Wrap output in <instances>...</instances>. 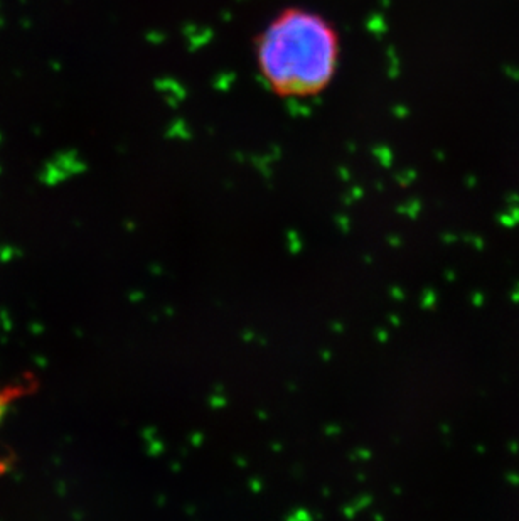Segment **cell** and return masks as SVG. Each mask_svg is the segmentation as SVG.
<instances>
[{"instance_id": "obj_1", "label": "cell", "mask_w": 519, "mask_h": 521, "mask_svg": "<svg viewBox=\"0 0 519 521\" xmlns=\"http://www.w3.org/2000/svg\"><path fill=\"white\" fill-rule=\"evenodd\" d=\"M341 54V34L334 22L304 5L280 8L253 39L260 79L282 100L322 95L337 76Z\"/></svg>"}, {"instance_id": "obj_2", "label": "cell", "mask_w": 519, "mask_h": 521, "mask_svg": "<svg viewBox=\"0 0 519 521\" xmlns=\"http://www.w3.org/2000/svg\"><path fill=\"white\" fill-rule=\"evenodd\" d=\"M14 396H15V391H12V390H0V420H2V417H3V413H5L8 403L14 400Z\"/></svg>"}]
</instances>
